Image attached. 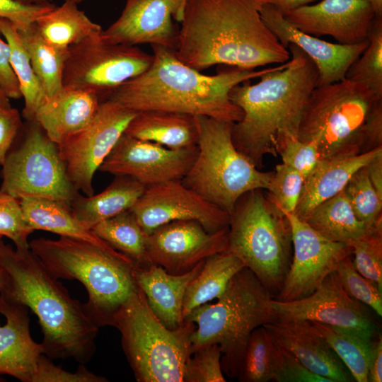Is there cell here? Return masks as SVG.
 <instances>
[{
  "mask_svg": "<svg viewBox=\"0 0 382 382\" xmlns=\"http://www.w3.org/2000/svg\"><path fill=\"white\" fill-rule=\"evenodd\" d=\"M268 0H188L177 57L202 71L216 64L252 70L289 61L291 54L260 15Z\"/></svg>",
  "mask_w": 382,
  "mask_h": 382,
  "instance_id": "6da1fadb",
  "label": "cell"
},
{
  "mask_svg": "<svg viewBox=\"0 0 382 382\" xmlns=\"http://www.w3.org/2000/svg\"><path fill=\"white\" fill-rule=\"evenodd\" d=\"M287 48L289 61L274 66L257 83L245 81L229 93L243 112L242 119L232 125L233 143L258 168L265 155H278L286 138H297L308 98L318 85L313 61L294 44Z\"/></svg>",
  "mask_w": 382,
  "mask_h": 382,
  "instance_id": "7a4b0ae2",
  "label": "cell"
},
{
  "mask_svg": "<svg viewBox=\"0 0 382 382\" xmlns=\"http://www.w3.org/2000/svg\"><path fill=\"white\" fill-rule=\"evenodd\" d=\"M149 68L117 88L108 99L136 112L157 110L207 116L235 123L241 109L231 100L233 87L260 78L274 66L261 70L236 68L216 75H205L182 62L175 50L152 45Z\"/></svg>",
  "mask_w": 382,
  "mask_h": 382,
  "instance_id": "3957f363",
  "label": "cell"
},
{
  "mask_svg": "<svg viewBox=\"0 0 382 382\" xmlns=\"http://www.w3.org/2000/svg\"><path fill=\"white\" fill-rule=\"evenodd\" d=\"M0 266L8 274L0 291L27 306L37 317L43 335L44 354L50 359L73 358L87 363L96 350L99 328L86 314L83 303L29 249H13L0 238Z\"/></svg>",
  "mask_w": 382,
  "mask_h": 382,
  "instance_id": "277c9868",
  "label": "cell"
},
{
  "mask_svg": "<svg viewBox=\"0 0 382 382\" xmlns=\"http://www.w3.org/2000/svg\"><path fill=\"white\" fill-rule=\"evenodd\" d=\"M30 250L57 279H76L86 288L83 308L98 327L113 325L117 313L139 289L134 262L112 247L60 236L29 242Z\"/></svg>",
  "mask_w": 382,
  "mask_h": 382,
  "instance_id": "5b68a950",
  "label": "cell"
},
{
  "mask_svg": "<svg viewBox=\"0 0 382 382\" xmlns=\"http://www.w3.org/2000/svg\"><path fill=\"white\" fill-rule=\"evenodd\" d=\"M272 294L246 267L229 281L214 303L194 308L185 318L196 328L190 335V352L216 344L221 351L223 373L238 377L252 332L274 319Z\"/></svg>",
  "mask_w": 382,
  "mask_h": 382,
  "instance_id": "8992f818",
  "label": "cell"
},
{
  "mask_svg": "<svg viewBox=\"0 0 382 382\" xmlns=\"http://www.w3.org/2000/svg\"><path fill=\"white\" fill-rule=\"evenodd\" d=\"M291 244L286 215L261 190L240 197L231 214L227 252L239 258L271 294L282 289Z\"/></svg>",
  "mask_w": 382,
  "mask_h": 382,
  "instance_id": "52a82bcc",
  "label": "cell"
},
{
  "mask_svg": "<svg viewBox=\"0 0 382 382\" xmlns=\"http://www.w3.org/2000/svg\"><path fill=\"white\" fill-rule=\"evenodd\" d=\"M195 117L198 151L181 182L231 215L245 193L268 189L273 171H261L236 148L231 138L233 123Z\"/></svg>",
  "mask_w": 382,
  "mask_h": 382,
  "instance_id": "ba28073f",
  "label": "cell"
},
{
  "mask_svg": "<svg viewBox=\"0 0 382 382\" xmlns=\"http://www.w3.org/2000/svg\"><path fill=\"white\" fill-rule=\"evenodd\" d=\"M122 346L138 382H183L196 325L184 320L180 328L165 327L150 309L139 287L115 317Z\"/></svg>",
  "mask_w": 382,
  "mask_h": 382,
  "instance_id": "9c48e42d",
  "label": "cell"
},
{
  "mask_svg": "<svg viewBox=\"0 0 382 382\" xmlns=\"http://www.w3.org/2000/svg\"><path fill=\"white\" fill-rule=\"evenodd\" d=\"M381 99L364 84L346 78L318 85L308 98L297 138L314 141L320 159L360 154L362 126Z\"/></svg>",
  "mask_w": 382,
  "mask_h": 382,
  "instance_id": "30bf717a",
  "label": "cell"
},
{
  "mask_svg": "<svg viewBox=\"0 0 382 382\" xmlns=\"http://www.w3.org/2000/svg\"><path fill=\"white\" fill-rule=\"evenodd\" d=\"M29 122L24 139L11 148L2 165L0 193L18 199H50L70 206L79 192L67 175L58 146L37 122Z\"/></svg>",
  "mask_w": 382,
  "mask_h": 382,
  "instance_id": "8fae6325",
  "label": "cell"
},
{
  "mask_svg": "<svg viewBox=\"0 0 382 382\" xmlns=\"http://www.w3.org/2000/svg\"><path fill=\"white\" fill-rule=\"evenodd\" d=\"M102 33L69 47L63 85L93 92L104 101L120 86L146 71L154 56L136 45L112 43Z\"/></svg>",
  "mask_w": 382,
  "mask_h": 382,
  "instance_id": "7c38bea8",
  "label": "cell"
},
{
  "mask_svg": "<svg viewBox=\"0 0 382 382\" xmlns=\"http://www.w3.org/2000/svg\"><path fill=\"white\" fill-rule=\"evenodd\" d=\"M137 112L107 99L91 122L57 145L67 175L78 191L94 192L93 179Z\"/></svg>",
  "mask_w": 382,
  "mask_h": 382,
  "instance_id": "4fadbf2b",
  "label": "cell"
},
{
  "mask_svg": "<svg viewBox=\"0 0 382 382\" xmlns=\"http://www.w3.org/2000/svg\"><path fill=\"white\" fill-rule=\"evenodd\" d=\"M270 306L275 320L324 323L349 331L371 342L381 336L366 308L344 290L336 271L328 275L309 296L292 301L271 299Z\"/></svg>",
  "mask_w": 382,
  "mask_h": 382,
  "instance_id": "5bb4252c",
  "label": "cell"
},
{
  "mask_svg": "<svg viewBox=\"0 0 382 382\" xmlns=\"http://www.w3.org/2000/svg\"><path fill=\"white\" fill-rule=\"evenodd\" d=\"M290 225L294 255L275 300L292 301L311 294L330 273L336 271L351 246L328 239L294 213H284Z\"/></svg>",
  "mask_w": 382,
  "mask_h": 382,
  "instance_id": "9a60e30c",
  "label": "cell"
},
{
  "mask_svg": "<svg viewBox=\"0 0 382 382\" xmlns=\"http://www.w3.org/2000/svg\"><path fill=\"white\" fill-rule=\"evenodd\" d=\"M197 151V145L172 149L123 133L98 170L114 175L129 176L149 187L182 180Z\"/></svg>",
  "mask_w": 382,
  "mask_h": 382,
  "instance_id": "2e32d148",
  "label": "cell"
},
{
  "mask_svg": "<svg viewBox=\"0 0 382 382\" xmlns=\"http://www.w3.org/2000/svg\"><path fill=\"white\" fill-rule=\"evenodd\" d=\"M146 235L165 224L195 220L209 232L228 228L231 215L185 186L181 180L146 187L129 209Z\"/></svg>",
  "mask_w": 382,
  "mask_h": 382,
  "instance_id": "e0dca14e",
  "label": "cell"
},
{
  "mask_svg": "<svg viewBox=\"0 0 382 382\" xmlns=\"http://www.w3.org/2000/svg\"><path fill=\"white\" fill-rule=\"evenodd\" d=\"M228 233V228L209 232L195 220L171 221L147 235V255L170 274H185L207 257L227 252Z\"/></svg>",
  "mask_w": 382,
  "mask_h": 382,
  "instance_id": "ac0fdd59",
  "label": "cell"
},
{
  "mask_svg": "<svg viewBox=\"0 0 382 382\" xmlns=\"http://www.w3.org/2000/svg\"><path fill=\"white\" fill-rule=\"evenodd\" d=\"M188 0H125L119 17L103 30V37L115 44L156 45L173 50Z\"/></svg>",
  "mask_w": 382,
  "mask_h": 382,
  "instance_id": "d6986e66",
  "label": "cell"
},
{
  "mask_svg": "<svg viewBox=\"0 0 382 382\" xmlns=\"http://www.w3.org/2000/svg\"><path fill=\"white\" fill-rule=\"evenodd\" d=\"M282 14L301 31L318 37L329 35L342 45H354L368 39L376 17L366 0H322Z\"/></svg>",
  "mask_w": 382,
  "mask_h": 382,
  "instance_id": "ffe728a7",
  "label": "cell"
},
{
  "mask_svg": "<svg viewBox=\"0 0 382 382\" xmlns=\"http://www.w3.org/2000/svg\"><path fill=\"white\" fill-rule=\"evenodd\" d=\"M262 21L281 44L299 47L316 65L318 85L328 84L345 78L352 63L369 45V38L354 45H342L323 40L305 33L290 23L273 5L266 3L260 9Z\"/></svg>",
  "mask_w": 382,
  "mask_h": 382,
  "instance_id": "44dd1931",
  "label": "cell"
},
{
  "mask_svg": "<svg viewBox=\"0 0 382 382\" xmlns=\"http://www.w3.org/2000/svg\"><path fill=\"white\" fill-rule=\"evenodd\" d=\"M263 326L277 344L294 354L311 371L332 382L355 381L311 321L273 319Z\"/></svg>",
  "mask_w": 382,
  "mask_h": 382,
  "instance_id": "7402d4cb",
  "label": "cell"
},
{
  "mask_svg": "<svg viewBox=\"0 0 382 382\" xmlns=\"http://www.w3.org/2000/svg\"><path fill=\"white\" fill-rule=\"evenodd\" d=\"M28 310L0 293V314L6 318L0 325V376L9 375L22 382H32L44 354L42 345L31 337Z\"/></svg>",
  "mask_w": 382,
  "mask_h": 382,
  "instance_id": "603a6c76",
  "label": "cell"
},
{
  "mask_svg": "<svg viewBox=\"0 0 382 382\" xmlns=\"http://www.w3.org/2000/svg\"><path fill=\"white\" fill-rule=\"evenodd\" d=\"M102 102L93 92L64 86L38 108L33 121L59 145L91 122Z\"/></svg>",
  "mask_w": 382,
  "mask_h": 382,
  "instance_id": "cb8c5ba5",
  "label": "cell"
},
{
  "mask_svg": "<svg viewBox=\"0 0 382 382\" xmlns=\"http://www.w3.org/2000/svg\"><path fill=\"white\" fill-rule=\"evenodd\" d=\"M204 260L182 274H170L154 264L145 267L134 266L133 275L137 285L153 313L167 328L175 330L184 323L183 304L185 289L201 270Z\"/></svg>",
  "mask_w": 382,
  "mask_h": 382,
  "instance_id": "d4e9b609",
  "label": "cell"
},
{
  "mask_svg": "<svg viewBox=\"0 0 382 382\" xmlns=\"http://www.w3.org/2000/svg\"><path fill=\"white\" fill-rule=\"evenodd\" d=\"M381 155L382 147H379L353 156L320 159L304 180L294 214L303 219L319 204L342 191L359 169Z\"/></svg>",
  "mask_w": 382,
  "mask_h": 382,
  "instance_id": "484cf974",
  "label": "cell"
},
{
  "mask_svg": "<svg viewBox=\"0 0 382 382\" xmlns=\"http://www.w3.org/2000/svg\"><path fill=\"white\" fill-rule=\"evenodd\" d=\"M124 133L172 149L195 146L198 141L195 116L164 110L137 112Z\"/></svg>",
  "mask_w": 382,
  "mask_h": 382,
  "instance_id": "4316f807",
  "label": "cell"
},
{
  "mask_svg": "<svg viewBox=\"0 0 382 382\" xmlns=\"http://www.w3.org/2000/svg\"><path fill=\"white\" fill-rule=\"evenodd\" d=\"M145 189L129 176L115 175L103 191L89 197L79 194L69 207L74 216L91 229L100 221L130 209Z\"/></svg>",
  "mask_w": 382,
  "mask_h": 382,
  "instance_id": "83f0119b",
  "label": "cell"
},
{
  "mask_svg": "<svg viewBox=\"0 0 382 382\" xmlns=\"http://www.w3.org/2000/svg\"><path fill=\"white\" fill-rule=\"evenodd\" d=\"M302 220L328 239L349 246L382 224L370 228L360 221L344 190L319 204Z\"/></svg>",
  "mask_w": 382,
  "mask_h": 382,
  "instance_id": "f1b7e54d",
  "label": "cell"
},
{
  "mask_svg": "<svg viewBox=\"0 0 382 382\" xmlns=\"http://www.w3.org/2000/svg\"><path fill=\"white\" fill-rule=\"evenodd\" d=\"M20 203L24 219L33 230H42L103 247H111L85 226L62 202L44 198H23Z\"/></svg>",
  "mask_w": 382,
  "mask_h": 382,
  "instance_id": "f546056e",
  "label": "cell"
},
{
  "mask_svg": "<svg viewBox=\"0 0 382 382\" xmlns=\"http://www.w3.org/2000/svg\"><path fill=\"white\" fill-rule=\"evenodd\" d=\"M245 267L243 262L228 252L205 259L203 266L188 284L183 299V319L195 308L218 299L231 279Z\"/></svg>",
  "mask_w": 382,
  "mask_h": 382,
  "instance_id": "4dcf8cb0",
  "label": "cell"
},
{
  "mask_svg": "<svg viewBox=\"0 0 382 382\" xmlns=\"http://www.w3.org/2000/svg\"><path fill=\"white\" fill-rule=\"evenodd\" d=\"M78 4L64 1L59 6L40 16L35 25L50 43L64 48L103 31L101 26L91 21Z\"/></svg>",
  "mask_w": 382,
  "mask_h": 382,
  "instance_id": "1f68e13d",
  "label": "cell"
},
{
  "mask_svg": "<svg viewBox=\"0 0 382 382\" xmlns=\"http://www.w3.org/2000/svg\"><path fill=\"white\" fill-rule=\"evenodd\" d=\"M18 32L47 98L55 96L64 88L63 71L69 48L59 47L47 41L35 23Z\"/></svg>",
  "mask_w": 382,
  "mask_h": 382,
  "instance_id": "d6a6232c",
  "label": "cell"
},
{
  "mask_svg": "<svg viewBox=\"0 0 382 382\" xmlns=\"http://www.w3.org/2000/svg\"><path fill=\"white\" fill-rule=\"evenodd\" d=\"M0 30L11 51V64L24 98L23 116L33 121L38 108L47 98L37 76L18 28L9 20L0 17Z\"/></svg>",
  "mask_w": 382,
  "mask_h": 382,
  "instance_id": "836d02e7",
  "label": "cell"
},
{
  "mask_svg": "<svg viewBox=\"0 0 382 382\" xmlns=\"http://www.w3.org/2000/svg\"><path fill=\"white\" fill-rule=\"evenodd\" d=\"M91 230L112 248L128 257L135 267L151 265L146 253L147 235L129 209L100 221Z\"/></svg>",
  "mask_w": 382,
  "mask_h": 382,
  "instance_id": "e575fe53",
  "label": "cell"
},
{
  "mask_svg": "<svg viewBox=\"0 0 382 382\" xmlns=\"http://www.w3.org/2000/svg\"><path fill=\"white\" fill-rule=\"evenodd\" d=\"M351 373L355 381L369 382L368 371L374 342L346 330L311 321Z\"/></svg>",
  "mask_w": 382,
  "mask_h": 382,
  "instance_id": "d590c367",
  "label": "cell"
},
{
  "mask_svg": "<svg viewBox=\"0 0 382 382\" xmlns=\"http://www.w3.org/2000/svg\"><path fill=\"white\" fill-rule=\"evenodd\" d=\"M369 45L349 67L345 78L364 84L382 98V17H375Z\"/></svg>",
  "mask_w": 382,
  "mask_h": 382,
  "instance_id": "8d00e7d4",
  "label": "cell"
},
{
  "mask_svg": "<svg viewBox=\"0 0 382 382\" xmlns=\"http://www.w3.org/2000/svg\"><path fill=\"white\" fill-rule=\"evenodd\" d=\"M272 338L261 325L251 333L237 378L241 382H268L272 374Z\"/></svg>",
  "mask_w": 382,
  "mask_h": 382,
  "instance_id": "74e56055",
  "label": "cell"
},
{
  "mask_svg": "<svg viewBox=\"0 0 382 382\" xmlns=\"http://www.w3.org/2000/svg\"><path fill=\"white\" fill-rule=\"evenodd\" d=\"M343 190L360 221L370 228L382 222V197L372 185L366 166L354 173Z\"/></svg>",
  "mask_w": 382,
  "mask_h": 382,
  "instance_id": "f35d334b",
  "label": "cell"
},
{
  "mask_svg": "<svg viewBox=\"0 0 382 382\" xmlns=\"http://www.w3.org/2000/svg\"><path fill=\"white\" fill-rule=\"evenodd\" d=\"M350 246L355 269L382 291V224Z\"/></svg>",
  "mask_w": 382,
  "mask_h": 382,
  "instance_id": "ab89813d",
  "label": "cell"
},
{
  "mask_svg": "<svg viewBox=\"0 0 382 382\" xmlns=\"http://www.w3.org/2000/svg\"><path fill=\"white\" fill-rule=\"evenodd\" d=\"M305 178L284 164H278L273 171L267 197L283 213H294L300 198Z\"/></svg>",
  "mask_w": 382,
  "mask_h": 382,
  "instance_id": "60d3db41",
  "label": "cell"
},
{
  "mask_svg": "<svg viewBox=\"0 0 382 382\" xmlns=\"http://www.w3.org/2000/svg\"><path fill=\"white\" fill-rule=\"evenodd\" d=\"M340 282L347 294L382 316V291L354 267L351 255L344 257L336 269Z\"/></svg>",
  "mask_w": 382,
  "mask_h": 382,
  "instance_id": "b9f144b4",
  "label": "cell"
},
{
  "mask_svg": "<svg viewBox=\"0 0 382 382\" xmlns=\"http://www.w3.org/2000/svg\"><path fill=\"white\" fill-rule=\"evenodd\" d=\"M221 356L216 344L205 345L195 350L185 361L183 382H225Z\"/></svg>",
  "mask_w": 382,
  "mask_h": 382,
  "instance_id": "7bdbcfd3",
  "label": "cell"
},
{
  "mask_svg": "<svg viewBox=\"0 0 382 382\" xmlns=\"http://www.w3.org/2000/svg\"><path fill=\"white\" fill-rule=\"evenodd\" d=\"M34 231L28 225L20 200L0 193V236L11 239L17 250L29 249L28 236Z\"/></svg>",
  "mask_w": 382,
  "mask_h": 382,
  "instance_id": "ee69618b",
  "label": "cell"
},
{
  "mask_svg": "<svg viewBox=\"0 0 382 382\" xmlns=\"http://www.w3.org/2000/svg\"><path fill=\"white\" fill-rule=\"evenodd\" d=\"M272 341V381L276 382H332L330 379L311 371L294 354L281 347L273 338Z\"/></svg>",
  "mask_w": 382,
  "mask_h": 382,
  "instance_id": "f6af8a7d",
  "label": "cell"
},
{
  "mask_svg": "<svg viewBox=\"0 0 382 382\" xmlns=\"http://www.w3.org/2000/svg\"><path fill=\"white\" fill-rule=\"evenodd\" d=\"M278 155L282 163L299 172L305 178L313 170L320 160L317 144L287 137L282 143Z\"/></svg>",
  "mask_w": 382,
  "mask_h": 382,
  "instance_id": "bcb514c9",
  "label": "cell"
},
{
  "mask_svg": "<svg viewBox=\"0 0 382 382\" xmlns=\"http://www.w3.org/2000/svg\"><path fill=\"white\" fill-rule=\"evenodd\" d=\"M108 380L98 376L81 364L77 371L71 373L54 365L48 357L42 354L32 382H105Z\"/></svg>",
  "mask_w": 382,
  "mask_h": 382,
  "instance_id": "7dc6e473",
  "label": "cell"
},
{
  "mask_svg": "<svg viewBox=\"0 0 382 382\" xmlns=\"http://www.w3.org/2000/svg\"><path fill=\"white\" fill-rule=\"evenodd\" d=\"M54 7L52 3L29 6L13 0H0V17L9 20L18 30H23Z\"/></svg>",
  "mask_w": 382,
  "mask_h": 382,
  "instance_id": "c3c4849f",
  "label": "cell"
},
{
  "mask_svg": "<svg viewBox=\"0 0 382 382\" xmlns=\"http://www.w3.org/2000/svg\"><path fill=\"white\" fill-rule=\"evenodd\" d=\"M22 126L18 110L11 106H0V165L13 146Z\"/></svg>",
  "mask_w": 382,
  "mask_h": 382,
  "instance_id": "681fc988",
  "label": "cell"
},
{
  "mask_svg": "<svg viewBox=\"0 0 382 382\" xmlns=\"http://www.w3.org/2000/svg\"><path fill=\"white\" fill-rule=\"evenodd\" d=\"M382 147V99L369 113L361 131L359 154Z\"/></svg>",
  "mask_w": 382,
  "mask_h": 382,
  "instance_id": "f907efd6",
  "label": "cell"
},
{
  "mask_svg": "<svg viewBox=\"0 0 382 382\" xmlns=\"http://www.w3.org/2000/svg\"><path fill=\"white\" fill-rule=\"evenodd\" d=\"M0 30V86L9 98H22L19 83L11 64V51L8 42L1 37Z\"/></svg>",
  "mask_w": 382,
  "mask_h": 382,
  "instance_id": "816d5d0a",
  "label": "cell"
},
{
  "mask_svg": "<svg viewBox=\"0 0 382 382\" xmlns=\"http://www.w3.org/2000/svg\"><path fill=\"white\" fill-rule=\"evenodd\" d=\"M369 382L382 381V339L381 336L374 342L368 371Z\"/></svg>",
  "mask_w": 382,
  "mask_h": 382,
  "instance_id": "f5cc1de1",
  "label": "cell"
},
{
  "mask_svg": "<svg viewBox=\"0 0 382 382\" xmlns=\"http://www.w3.org/2000/svg\"><path fill=\"white\" fill-rule=\"evenodd\" d=\"M366 168L372 185L382 197V155L370 162Z\"/></svg>",
  "mask_w": 382,
  "mask_h": 382,
  "instance_id": "db71d44e",
  "label": "cell"
},
{
  "mask_svg": "<svg viewBox=\"0 0 382 382\" xmlns=\"http://www.w3.org/2000/svg\"><path fill=\"white\" fill-rule=\"evenodd\" d=\"M269 4L273 5L282 13L284 12L302 6L308 5L310 3L316 0H268Z\"/></svg>",
  "mask_w": 382,
  "mask_h": 382,
  "instance_id": "11a10c76",
  "label": "cell"
},
{
  "mask_svg": "<svg viewBox=\"0 0 382 382\" xmlns=\"http://www.w3.org/2000/svg\"><path fill=\"white\" fill-rule=\"evenodd\" d=\"M371 6L376 17H382V0H366Z\"/></svg>",
  "mask_w": 382,
  "mask_h": 382,
  "instance_id": "9f6ffc18",
  "label": "cell"
},
{
  "mask_svg": "<svg viewBox=\"0 0 382 382\" xmlns=\"http://www.w3.org/2000/svg\"><path fill=\"white\" fill-rule=\"evenodd\" d=\"M8 274L7 272L0 266V291H3L8 282Z\"/></svg>",
  "mask_w": 382,
  "mask_h": 382,
  "instance_id": "6f0895ef",
  "label": "cell"
},
{
  "mask_svg": "<svg viewBox=\"0 0 382 382\" xmlns=\"http://www.w3.org/2000/svg\"><path fill=\"white\" fill-rule=\"evenodd\" d=\"M17 3L23 5H39L47 3H51L52 0H13Z\"/></svg>",
  "mask_w": 382,
  "mask_h": 382,
  "instance_id": "680465c9",
  "label": "cell"
},
{
  "mask_svg": "<svg viewBox=\"0 0 382 382\" xmlns=\"http://www.w3.org/2000/svg\"><path fill=\"white\" fill-rule=\"evenodd\" d=\"M0 106H11L10 98L0 86Z\"/></svg>",
  "mask_w": 382,
  "mask_h": 382,
  "instance_id": "91938a15",
  "label": "cell"
},
{
  "mask_svg": "<svg viewBox=\"0 0 382 382\" xmlns=\"http://www.w3.org/2000/svg\"><path fill=\"white\" fill-rule=\"evenodd\" d=\"M64 1H72L74 3H76V4H79L85 0H64Z\"/></svg>",
  "mask_w": 382,
  "mask_h": 382,
  "instance_id": "94428289",
  "label": "cell"
},
{
  "mask_svg": "<svg viewBox=\"0 0 382 382\" xmlns=\"http://www.w3.org/2000/svg\"><path fill=\"white\" fill-rule=\"evenodd\" d=\"M2 238V236H0V238Z\"/></svg>",
  "mask_w": 382,
  "mask_h": 382,
  "instance_id": "6125c7cd",
  "label": "cell"
}]
</instances>
